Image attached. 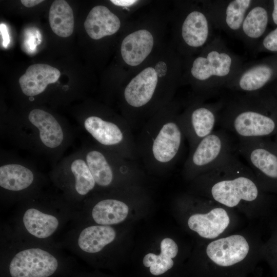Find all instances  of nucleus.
Returning <instances> with one entry per match:
<instances>
[{
    "instance_id": "24",
    "label": "nucleus",
    "mask_w": 277,
    "mask_h": 277,
    "mask_svg": "<svg viewBox=\"0 0 277 277\" xmlns=\"http://www.w3.org/2000/svg\"><path fill=\"white\" fill-rule=\"evenodd\" d=\"M115 235L114 229L109 226H89L80 232L77 243L83 251L89 253H97L111 243Z\"/></svg>"
},
{
    "instance_id": "17",
    "label": "nucleus",
    "mask_w": 277,
    "mask_h": 277,
    "mask_svg": "<svg viewBox=\"0 0 277 277\" xmlns=\"http://www.w3.org/2000/svg\"><path fill=\"white\" fill-rule=\"evenodd\" d=\"M158 73L155 69L145 68L128 83L124 96L127 104L135 109L147 105L154 96L158 83Z\"/></svg>"
},
{
    "instance_id": "16",
    "label": "nucleus",
    "mask_w": 277,
    "mask_h": 277,
    "mask_svg": "<svg viewBox=\"0 0 277 277\" xmlns=\"http://www.w3.org/2000/svg\"><path fill=\"white\" fill-rule=\"evenodd\" d=\"M249 250L247 241L240 235H232L211 242L207 247L208 257L221 266H230L245 258Z\"/></svg>"
},
{
    "instance_id": "23",
    "label": "nucleus",
    "mask_w": 277,
    "mask_h": 277,
    "mask_svg": "<svg viewBox=\"0 0 277 277\" xmlns=\"http://www.w3.org/2000/svg\"><path fill=\"white\" fill-rule=\"evenodd\" d=\"M73 179L75 192L81 196L92 190L96 183L81 150L66 159L58 166Z\"/></svg>"
},
{
    "instance_id": "8",
    "label": "nucleus",
    "mask_w": 277,
    "mask_h": 277,
    "mask_svg": "<svg viewBox=\"0 0 277 277\" xmlns=\"http://www.w3.org/2000/svg\"><path fill=\"white\" fill-rule=\"evenodd\" d=\"M223 102L197 103L179 116V120L188 140L190 151L202 139L210 134L219 121Z\"/></svg>"
},
{
    "instance_id": "4",
    "label": "nucleus",
    "mask_w": 277,
    "mask_h": 277,
    "mask_svg": "<svg viewBox=\"0 0 277 277\" xmlns=\"http://www.w3.org/2000/svg\"><path fill=\"white\" fill-rule=\"evenodd\" d=\"M243 64L240 56L231 51L220 37L215 36L191 63L190 77L199 90L212 93L225 87Z\"/></svg>"
},
{
    "instance_id": "30",
    "label": "nucleus",
    "mask_w": 277,
    "mask_h": 277,
    "mask_svg": "<svg viewBox=\"0 0 277 277\" xmlns=\"http://www.w3.org/2000/svg\"><path fill=\"white\" fill-rule=\"evenodd\" d=\"M269 24L273 27H277V0L268 1Z\"/></svg>"
},
{
    "instance_id": "9",
    "label": "nucleus",
    "mask_w": 277,
    "mask_h": 277,
    "mask_svg": "<svg viewBox=\"0 0 277 277\" xmlns=\"http://www.w3.org/2000/svg\"><path fill=\"white\" fill-rule=\"evenodd\" d=\"M277 78V54L243 64L239 71L225 86L246 93L259 92Z\"/></svg>"
},
{
    "instance_id": "33",
    "label": "nucleus",
    "mask_w": 277,
    "mask_h": 277,
    "mask_svg": "<svg viewBox=\"0 0 277 277\" xmlns=\"http://www.w3.org/2000/svg\"><path fill=\"white\" fill-rule=\"evenodd\" d=\"M22 4L26 7L30 8L35 6L42 2L43 0H22Z\"/></svg>"
},
{
    "instance_id": "14",
    "label": "nucleus",
    "mask_w": 277,
    "mask_h": 277,
    "mask_svg": "<svg viewBox=\"0 0 277 277\" xmlns=\"http://www.w3.org/2000/svg\"><path fill=\"white\" fill-rule=\"evenodd\" d=\"M214 26L203 8L186 13L181 27V36L185 46L190 49H203L214 38Z\"/></svg>"
},
{
    "instance_id": "27",
    "label": "nucleus",
    "mask_w": 277,
    "mask_h": 277,
    "mask_svg": "<svg viewBox=\"0 0 277 277\" xmlns=\"http://www.w3.org/2000/svg\"><path fill=\"white\" fill-rule=\"evenodd\" d=\"M49 22L53 32L62 37L70 36L74 30L72 9L64 0H56L51 4L49 12Z\"/></svg>"
},
{
    "instance_id": "21",
    "label": "nucleus",
    "mask_w": 277,
    "mask_h": 277,
    "mask_svg": "<svg viewBox=\"0 0 277 277\" xmlns=\"http://www.w3.org/2000/svg\"><path fill=\"white\" fill-rule=\"evenodd\" d=\"M229 217L225 209L215 208L206 214H195L188 221L189 227L201 236L214 239L224 232L229 225Z\"/></svg>"
},
{
    "instance_id": "6",
    "label": "nucleus",
    "mask_w": 277,
    "mask_h": 277,
    "mask_svg": "<svg viewBox=\"0 0 277 277\" xmlns=\"http://www.w3.org/2000/svg\"><path fill=\"white\" fill-rule=\"evenodd\" d=\"M81 126L100 147L130 161L138 155L130 125L127 123L92 115L85 118Z\"/></svg>"
},
{
    "instance_id": "10",
    "label": "nucleus",
    "mask_w": 277,
    "mask_h": 277,
    "mask_svg": "<svg viewBox=\"0 0 277 277\" xmlns=\"http://www.w3.org/2000/svg\"><path fill=\"white\" fill-rule=\"evenodd\" d=\"M56 258L44 249L31 248L17 252L9 265L11 277H50L58 268Z\"/></svg>"
},
{
    "instance_id": "19",
    "label": "nucleus",
    "mask_w": 277,
    "mask_h": 277,
    "mask_svg": "<svg viewBox=\"0 0 277 277\" xmlns=\"http://www.w3.org/2000/svg\"><path fill=\"white\" fill-rule=\"evenodd\" d=\"M26 163L16 160L3 161L0 166V186L11 192H20L35 181V171Z\"/></svg>"
},
{
    "instance_id": "22",
    "label": "nucleus",
    "mask_w": 277,
    "mask_h": 277,
    "mask_svg": "<svg viewBox=\"0 0 277 277\" xmlns=\"http://www.w3.org/2000/svg\"><path fill=\"white\" fill-rule=\"evenodd\" d=\"M84 25L87 33L91 38L99 39L115 33L120 28L121 21L106 7L98 5L90 10Z\"/></svg>"
},
{
    "instance_id": "11",
    "label": "nucleus",
    "mask_w": 277,
    "mask_h": 277,
    "mask_svg": "<svg viewBox=\"0 0 277 277\" xmlns=\"http://www.w3.org/2000/svg\"><path fill=\"white\" fill-rule=\"evenodd\" d=\"M96 185L106 187L113 182L116 171L135 167L130 160L95 145L82 150Z\"/></svg>"
},
{
    "instance_id": "3",
    "label": "nucleus",
    "mask_w": 277,
    "mask_h": 277,
    "mask_svg": "<svg viewBox=\"0 0 277 277\" xmlns=\"http://www.w3.org/2000/svg\"><path fill=\"white\" fill-rule=\"evenodd\" d=\"M258 92L246 93L222 110L219 123L238 138H262L276 129L275 118L269 114L268 104Z\"/></svg>"
},
{
    "instance_id": "29",
    "label": "nucleus",
    "mask_w": 277,
    "mask_h": 277,
    "mask_svg": "<svg viewBox=\"0 0 277 277\" xmlns=\"http://www.w3.org/2000/svg\"><path fill=\"white\" fill-rule=\"evenodd\" d=\"M257 52H267L277 54V27L267 32L256 47Z\"/></svg>"
},
{
    "instance_id": "31",
    "label": "nucleus",
    "mask_w": 277,
    "mask_h": 277,
    "mask_svg": "<svg viewBox=\"0 0 277 277\" xmlns=\"http://www.w3.org/2000/svg\"><path fill=\"white\" fill-rule=\"evenodd\" d=\"M1 34L3 38V46L6 48L10 42L9 34L6 25L1 24Z\"/></svg>"
},
{
    "instance_id": "13",
    "label": "nucleus",
    "mask_w": 277,
    "mask_h": 277,
    "mask_svg": "<svg viewBox=\"0 0 277 277\" xmlns=\"http://www.w3.org/2000/svg\"><path fill=\"white\" fill-rule=\"evenodd\" d=\"M236 150L259 175L277 179V155L266 147L261 138H239Z\"/></svg>"
},
{
    "instance_id": "25",
    "label": "nucleus",
    "mask_w": 277,
    "mask_h": 277,
    "mask_svg": "<svg viewBox=\"0 0 277 277\" xmlns=\"http://www.w3.org/2000/svg\"><path fill=\"white\" fill-rule=\"evenodd\" d=\"M23 222L30 234L39 239L50 236L59 226V221L56 216L33 208L25 211Z\"/></svg>"
},
{
    "instance_id": "20",
    "label": "nucleus",
    "mask_w": 277,
    "mask_h": 277,
    "mask_svg": "<svg viewBox=\"0 0 277 277\" xmlns=\"http://www.w3.org/2000/svg\"><path fill=\"white\" fill-rule=\"evenodd\" d=\"M154 39L148 30L141 29L126 36L121 47L122 57L124 62L131 66L141 64L152 51Z\"/></svg>"
},
{
    "instance_id": "1",
    "label": "nucleus",
    "mask_w": 277,
    "mask_h": 277,
    "mask_svg": "<svg viewBox=\"0 0 277 277\" xmlns=\"http://www.w3.org/2000/svg\"><path fill=\"white\" fill-rule=\"evenodd\" d=\"M10 139L22 148L57 159L72 140L71 130L51 113L32 109L22 124L3 125Z\"/></svg>"
},
{
    "instance_id": "26",
    "label": "nucleus",
    "mask_w": 277,
    "mask_h": 277,
    "mask_svg": "<svg viewBox=\"0 0 277 277\" xmlns=\"http://www.w3.org/2000/svg\"><path fill=\"white\" fill-rule=\"evenodd\" d=\"M128 211V206L123 202L109 199L101 200L95 204L92 210V216L97 224L108 226L124 221Z\"/></svg>"
},
{
    "instance_id": "32",
    "label": "nucleus",
    "mask_w": 277,
    "mask_h": 277,
    "mask_svg": "<svg viewBox=\"0 0 277 277\" xmlns=\"http://www.w3.org/2000/svg\"><path fill=\"white\" fill-rule=\"evenodd\" d=\"M112 2L115 5L123 7H130L134 4H135L137 1L135 0H111Z\"/></svg>"
},
{
    "instance_id": "2",
    "label": "nucleus",
    "mask_w": 277,
    "mask_h": 277,
    "mask_svg": "<svg viewBox=\"0 0 277 277\" xmlns=\"http://www.w3.org/2000/svg\"><path fill=\"white\" fill-rule=\"evenodd\" d=\"M185 138L179 116L153 120L142 130L136 144L137 154L147 168H171L181 154Z\"/></svg>"
},
{
    "instance_id": "18",
    "label": "nucleus",
    "mask_w": 277,
    "mask_h": 277,
    "mask_svg": "<svg viewBox=\"0 0 277 277\" xmlns=\"http://www.w3.org/2000/svg\"><path fill=\"white\" fill-rule=\"evenodd\" d=\"M61 73L56 68L45 64H35L28 67L18 80L21 90L29 100L43 93L50 84L56 82Z\"/></svg>"
},
{
    "instance_id": "28",
    "label": "nucleus",
    "mask_w": 277,
    "mask_h": 277,
    "mask_svg": "<svg viewBox=\"0 0 277 277\" xmlns=\"http://www.w3.org/2000/svg\"><path fill=\"white\" fill-rule=\"evenodd\" d=\"M160 254L149 253L145 255L143 263L146 267L150 268V272L154 275H161L173 265L172 258L178 252V247L176 243L170 238H165L161 243Z\"/></svg>"
},
{
    "instance_id": "15",
    "label": "nucleus",
    "mask_w": 277,
    "mask_h": 277,
    "mask_svg": "<svg viewBox=\"0 0 277 277\" xmlns=\"http://www.w3.org/2000/svg\"><path fill=\"white\" fill-rule=\"evenodd\" d=\"M269 24L268 1L253 0L243 21L238 37L248 46L258 44Z\"/></svg>"
},
{
    "instance_id": "12",
    "label": "nucleus",
    "mask_w": 277,
    "mask_h": 277,
    "mask_svg": "<svg viewBox=\"0 0 277 277\" xmlns=\"http://www.w3.org/2000/svg\"><path fill=\"white\" fill-rule=\"evenodd\" d=\"M253 0H212L203 8L214 28L238 37L241 27Z\"/></svg>"
},
{
    "instance_id": "7",
    "label": "nucleus",
    "mask_w": 277,
    "mask_h": 277,
    "mask_svg": "<svg viewBox=\"0 0 277 277\" xmlns=\"http://www.w3.org/2000/svg\"><path fill=\"white\" fill-rule=\"evenodd\" d=\"M236 150V144L225 130H214L190 151L184 165L188 175L204 173Z\"/></svg>"
},
{
    "instance_id": "5",
    "label": "nucleus",
    "mask_w": 277,
    "mask_h": 277,
    "mask_svg": "<svg viewBox=\"0 0 277 277\" xmlns=\"http://www.w3.org/2000/svg\"><path fill=\"white\" fill-rule=\"evenodd\" d=\"M248 168L232 153L203 173V176L212 181V198L228 207L236 206L242 201H254L259 196V189Z\"/></svg>"
}]
</instances>
